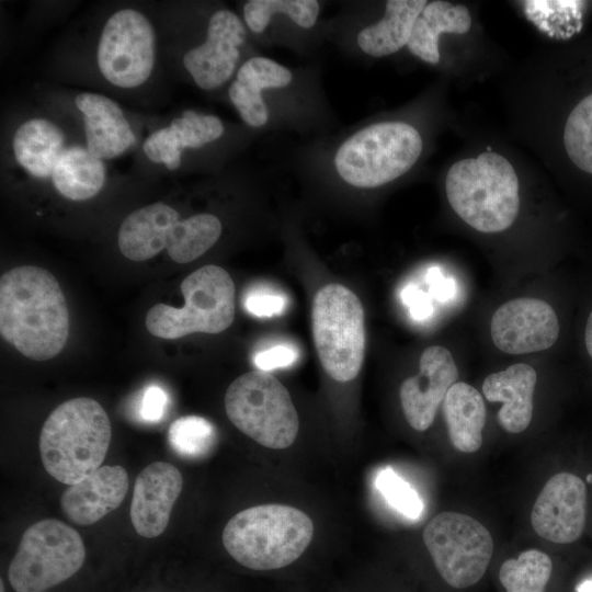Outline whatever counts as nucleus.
Segmentation results:
<instances>
[{
    "label": "nucleus",
    "instance_id": "39",
    "mask_svg": "<svg viewBox=\"0 0 592 592\" xmlns=\"http://www.w3.org/2000/svg\"><path fill=\"white\" fill-rule=\"evenodd\" d=\"M0 591H1V592H4V584H3V581H2V580H1V582H0Z\"/></svg>",
    "mask_w": 592,
    "mask_h": 592
},
{
    "label": "nucleus",
    "instance_id": "5",
    "mask_svg": "<svg viewBox=\"0 0 592 592\" xmlns=\"http://www.w3.org/2000/svg\"><path fill=\"white\" fill-rule=\"evenodd\" d=\"M422 151L419 132L403 122L369 125L348 138L338 149L334 166L350 185L371 189L405 174Z\"/></svg>",
    "mask_w": 592,
    "mask_h": 592
},
{
    "label": "nucleus",
    "instance_id": "20",
    "mask_svg": "<svg viewBox=\"0 0 592 592\" xmlns=\"http://www.w3.org/2000/svg\"><path fill=\"white\" fill-rule=\"evenodd\" d=\"M76 105L83 114L87 149L98 159H112L135 143L121 107L111 99L96 93H81Z\"/></svg>",
    "mask_w": 592,
    "mask_h": 592
},
{
    "label": "nucleus",
    "instance_id": "32",
    "mask_svg": "<svg viewBox=\"0 0 592 592\" xmlns=\"http://www.w3.org/2000/svg\"><path fill=\"white\" fill-rule=\"evenodd\" d=\"M374 486L385 501L401 515L410 520L421 516L424 505L420 494L391 467H384L376 473Z\"/></svg>",
    "mask_w": 592,
    "mask_h": 592
},
{
    "label": "nucleus",
    "instance_id": "4",
    "mask_svg": "<svg viewBox=\"0 0 592 592\" xmlns=\"http://www.w3.org/2000/svg\"><path fill=\"white\" fill-rule=\"evenodd\" d=\"M445 189L454 212L478 231H503L517 216L519 180L512 164L498 153L483 152L454 163Z\"/></svg>",
    "mask_w": 592,
    "mask_h": 592
},
{
    "label": "nucleus",
    "instance_id": "3",
    "mask_svg": "<svg viewBox=\"0 0 592 592\" xmlns=\"http://www.w3.org/2000/svg\"><path fill=\"white\" fill-rule=\"evenodd\" d=\"M314 536L310 517L285 504H262L234 515L223 531V544L240 565L274 570L297 560Z\"/></svg>",
    "mask_w": 592,
    "mask_h": 592
},
{
    "label": "nucleus",
    "instance_id": "2",
    "mask_svg": "<svg viewBox=\"0 0 592 592\" xmlns=\"http://www.w3.org/2000/svg\"><path fill=\"white\" fill-rule=\"evenodd\" d=\"M111 442L107 413L94 399L79 397L60 403L45 420L39 454L57 481L73 485L101 467Z\"/></svg>",
    "mask_w": 592,
    "mask_h": 592
},
{
    "label": "nucleus",
    "instance_id": "30",
    "mask_svg": "<svg viewBox=\"0 0 592 592\" xmlns=\"http://www.w3.org/2000/svg\"><path fill=\"white\" fill-rule=\"evenodd\" d=\"M168 439L180 456L196 459L206 456L215 447L217 433L207 419L185 415L170 425Z\"/></svg>",
    "mask_w": 592,
    "mask_h": 592
},
{
    "label": "nucleus",
    "instance_id": "1",
    "mask_svg": "<svg viewBox=\"0 0 592 592\" xmlns=\"http://www.w3.org/2000/svg\"><path fill=\"white\" fill-rule=\"evenodd\" d=\"M0 333L24 356H57L69 334V312L56 277L38 266H18L0 278Z\"/></svg>",
    "mask_w": 592,
    "mask_h": 592
},
{
    "label": "nucleus",
    "instance_id": "6",
    "mask_svg": "<svg viewBox=\"0 0 592 592\" xmlns=\"http://www.w3.org/2000/svg\"><path fill=\"white\" fill-rule=\"evenodd\" d=\"M180 289L183 307L153 305L146 315L147 330L161 339H179L203 332L219 333L235 317V285L228 272L217 265H205L187 275Z\"/></svg>",
    "mask_w": 592,
    "mask_h": 592
},
{
    "label": "nucleus",
    "instance_id": "21",
    "mask_svg": "<svg viewBox=\"0 0 592 592\" xmlns=\"http://www.w3.org/2000/svg\"><path fill=\"white\" fill-rule=\"evenodd\" d=\"M223 133L224 125L217 116L187 110L168 127L152 133L144 143V151L151 161L174 170L181 163L184 148H201Z\"/></svg>",
    "mask_w": 592,
    "mask_h": 592
},
{
    "label": "nucleus",
    "instance_id": "22",
    "mask_svg": "<svg viewBox=\"0 0 592 592\" xmlns=\"http://www.w3.org/2000/svg\"><path fill=\"white\" fill-rule=\"evenodd\" d=\"M291 81L292 72L286 67L270 58L252 57L239 68L228 93L241 118L249 126L261 127L269 119L261 91L283 88Z\"/></svg>",
    "mask_w": 592,
    "mask_h": 592
},
{
    "label": "nucleus",
    "instance_id": "37",
    "mask_svg": "<svg viewBox=\"0 0 592 592\" xmlns=\"http://www.w3.org/2000/svg\"><path fill=\"white\" fill-rule=\"evenodd\" d=\"M584 340H585L587 351L592 357V311L587 321Z\"/></svg>",
    "mask_w": 592,
    "mask_h": 592
},
{
    "label": "nucleus",
    "instance_id": "9",
    "mask_svg": "<svg viewBox=\"0 0 592 592\" xmlns=\"http://www.w3.org/2000/svg\"><path fill=\"white\" fill-rule=\"evenodd\" d=\"M84 558V544L75 528L42 520L23 533L9 566V582L16 592H44L73 576Z\"/></svg>",
    "mask_w": 592,
    "mask_h": 592
},
{
    "label": "nucleus",
    "instance_id": "14",
    "mask_svg": "<svg viewBox=\"0 0 592 592\" xmlns=\"http://www.w3.org/2000/svg\"><path fill=\"white\" fill-rule=\"evenodd\" d=\"M419 374L400 386L399 397L405 417L417 431L429 429L440 403L458 378L452 353L444 346L426 348L419 362Z\"/></svg>",
    "mask_w": 592,
    "mask_h": 592
},
{
    "label": "nucleus",
    "instance_id": "25",
    "mask_svg": "<svg viewBox=\"0 0 592 592\" xmlns=\"http://www.w3.org/2000/svg\"><path fill=\"white\" fill-rule=\"evenodd\" d=\"M426 3L425 0L387 1L384 18L358 33L357 45L373 57L398 52L408 44L414 21Z\"/></svg>",
    "mask_w": 592,
    "mask_h": 592
},
{
    "label": "nucleus",
    "instance_id": "23",
    "mask_svg": "<svg viewBox=\"0 0 592 592\" xmlns=\"http://www.w3.org/2000/svg\"><path fill=\"white\" fill-rule=\"evenodd\" d=\"M443 412L452 445L464 453L478 451L487 414L481 394L466 383H455L443 400Z\"/></svg>",
    "mask_w": 592,
    "mask_h": 592
},
{
    "label": "nucleus",
    "instance_id": "28",
    "mask_svg": "<svg viewBox=\"0 0 592 592\" xmlns=\"http://www.w3.org/2000/svg\"><path fill=\"white\" fill-rule=\"evenodd\" d=\"M551 571L553 563L547 554L528 549L501 565L499 580L506 592H544Z\"/></svg>",
    "mask_w": 592,
    "mask_h": 592
},
{
    "label": "nucleus",
    "instance_id": "10",
    "mask_svg": "<svg viewBox=\"0 0 592 592\" xmlns=\"http://www.w3.org/2000/svg\"><path fill=\"white\" fill-rule=\"evenodd\" d=\"M423 540L437 572L456 589L476 584L493 551L489 531L474 517L456 512H442L431 519Z\"/></svg>",
    "mask_w": 592,
    "mask_h": 592
},
{
    "label": "nucleus",
    "instance_id": "17",
    "mask_svg": "<svg viewBox=\"0 0 592 592\" xmlns=\"http://www.w3.org/2000/svg\"><path fill=\"white\" fill-rule=\"evenodd\" d=\"M180 220L179 213L163 203L150 204L133 212L119 227V251L132 261H145L167 249L171 260H174Z\"/></svg>",
    "mask_w": 592,
    "mask_h": 592
},
{
    "label": "nucleus",
    "instance_id": "35",
    "mask_svg": "<svg viewBox=\"0 0 592 592\" xmlns=\"http://www.w3.org/2000/svg\"><path fill=\"white\" fill-rule=\"evenodd\" d=\"M298 351L288 344H277L259 351L253 363L259 371L269 372L275 368L287 367L296 362Z\"/></svg>",
    "mask_w": 592,
    "mask_h": 592
},
{
    "label": "nucleus",
    "instance_id": "7",
    "mask_svg": "<svg viewBox=\"0 0 592 592\" xmlns=\"http://www.w3.org/2000/svg\"><path fill=\"white\" fill-rule=\"evenodd\" d=\"M231 423L262 446L283 449L296 440L299 419L287 389L269 372L237 377L225 394Z\"/></svg>",
    "mask_w": 592,
    "mask_h": 592
},
{
    "label": "nucleus",
    "instance_id": "40",
    "mask_svg": "<svg viewBox=\"0 0 592 592\" xmlns=\"http://www.w3.org/2000/svg\"><path fill=\"white\" fill-rule=\"evenodd\" d=\"M587 479L589 482H592V474L588 475Z\"/></svg>",
    "mask_w": 592,
    "mask_h": 592
},
{
    "label": "nucleus",
    "instance_id": "16",
    "mask_svg": "<svg viewBox=\"0 0 592 592\" xmlns=\"http://www.w3.org/2000/svg\"><path fill=\"white\" fill-rule=\"evenodd\" d=\"M182 486L180 470L170 463L155 462L139 473L129 512L137 534L153 538L164 532Z\"/></svg>",
    "mask_w": 592,
    "mask_h": 592
},
{
    "label": "nucleus",
    "instance_id": "24",
    "mask_svg": "<svg viewBox=\"0 0 592 592\" xmlns=\"http://www.w3.org/2000/svg\"><path fill=\"white\" fill-rule=\"evenodd\" d=\"M470 26V13L465 5L432 1L426 3L414 21L407 46L420 59L437 64L440 60L439 35L441 33L464 34Z\"/></svg>",
    "mask_w": 592,
    "mask_h": 592
},
{
    "label": "nucleus",
    "instance_id": "29",
    "mask_svg": "<svg viewBox=\"0 0 592 592\" xmlns=\"http://www.w3.org/2000/svg\"><path fill=\"white\" fill-rule=\"evenodd\" d=\"M283 13L297 25L310 29L319 14L316 0H251L243 7L244 21L254 33L265 30L273 14Z\"/></svg>",
    "mask_w": 592,
    "mask_h": 592
},
{
    "label": "nucleus",
    "instance_id": "31",
    "mask_svg": "<svg viewBox=\"0 0 592 592\" xmlns=\"http://www.w3.org/2000/svg\"><path fill=\"white\" fill-rule=\"evenodd\" d=\"M563 144L571 161L592 174V93L581 100L569 114Z\"/></svg>",
    "mask_w": 592,
    "mask_h": 592
},
{
    "label": "nucleus",
    "instance_id": "38",
    "mask_svg": "<svg viewBox=\"0 0 592 592\" xmlns=\"http://www.w3.org/2000/svg\"><path fill=\"white\" fill-rule=\"evenodd\" d=\"M578 592H592V580H585L577 588Z\"/></svg>",
    "mask_w": 592,
    "mask_h": 592
},
{
    "label": "nucleus",
    "instance_id": "19",
    "mask_svg": "<svg viewBox=\"0 0 592 592\" xmlns=\"http://www.w3.org/2000/svg\"><path fill=\"white\" fill-rule=\"evenodd\" d=\"M537 375L525 363L489 374L482 383V392L490 402H502L497 419L509 433L523 432L533 417V397Z\"/></svg>",
    "mask_w": 592,
    "mask_h": 592
},
{
    "label": "nucleus",
    "instance_id": "12",
    "mask_svg": "<svg viewBox=\"0 0 592 592\" xmlns=\"http://www.w3.org/2000/svg\"><path fill=\"white\" fill-rule=\"evenodd\" d=\"M490 334L494 345L504 353H533L556 342L559 321L548 303L537 298H515L496 310Z\"/></svg>",
    "mask_w": 592,
    "mask_h": 592
},
{
    "label": "nucleus",
    "instance_id": "27",
    "mask_svg": "<svg viewBox=\"0 0 592 592\" xmlns=\"http://www.w3.org/2000/svg\"><path fill=\"white\" fill-rule=\"evenodd\" d=\"M52 180L64 197L84 201L96 195L102 189L105 169L101 159L92 156L87 148L69 147L59 157Z\"/></svg>",
    "mask_w": 592,
    "mask_h": 592
},
{
    "label": "nucleus",
    "instance_id": "8",
    "mask_svg": "<svg viewBox=\"0 0 592 592\" xmlns=\"http://www.w3.org/2000/svg\"><path fill=\"white\" fill-rule=\"evenodd\" d=\"M312 334L326 373L341 383L354 379L365 353L364 310L358 297L341 284L320 288L314 299Z\"/></svg>",
    "mask_w": 592,
    "mask_h": 592
},
{
    "label": "nucleus",
    "instance_id": "34",
    "mask_svg": "<svg viewBox=\"0 0 592 592\" xmlns=\"http://www.w3.org/2000/svg\"><path fill=\"white\" fill-rule=\"evenodd\" d=\"M168 403V394L161 386L148 385L139 399L138 415L145 422H159L164 415Z\"/></svg>",
    "mask_w": 592,
    "mask_h": 592
},
{
    "label": "nucleus",
    "instance_id": "18",
    "mask_svg": "<svg viewBox=\"0 0 592 592\" xmlns=\"http://www.w3.org/2000/svg\"><path fill=\"white\" fill-rule=\"evenodd\" d=\"M128 490L124 467L101 466L69 486L60 498L64 514L75 524L91 525L121 505Z\"/></svg>",
    "mask_w": 592,
    "mask_h": 592
},
{
    "label": "nucleus",
    "instance_id": "26",
    "mask_svg": "<svg viewBox=\"0 0 592 592\" xmlns=\"http://www.w3.org/2000/svg\"><path fill=\"white\" fill-rule=\"evenodd\" d=\"M64 143V134L56 125L33 118L23 123L14 134V157L33 177L48 178L65 150Z\"/></svg>",
    "mask_w": 592,
    "mask_h": 592
},
{
    "label": "nucleus",
    "instance_id": "15",
    "mask_svg": "<svg viewBox=\"0 0 592 592\" xmlns=\"http://www.w3.org/2000/svg\"><path fill=\"white\" fill-rule=\"evenodd\" d=\"M244 36V26L234 12L219 10L210 16L206 41L183 58L186 70L201 89L213 90L231 77Z\"/></svg>",
    "mask_w": 592,
    "mask_h": 592
},
{
    "label": "nucleus",
    "instance_id": "13",
    "mask_svg": "<svg viewBox=\"0 0 592 592\" xmlns=\"http://www.w3.org/2000/svg\"><path fill=\"white\" fill-rule=\"evenodd\" d=\"M584 482L570 473L553 476L538 494L531 513L534 531L543 538L569 544L580 537L585 525Z\"/></svg>",
    "mask_w": 592,
    "mask_h": 592
},
{
    "label": "nucleus",
    "instance_id": "36",
    "mask_svg": "<svg viewBox=\"0 0 592 592\" xmlns=\"http://www.w3.org/2000/svg\"><path fill=\"white\" fill-rule=\"evenodd\" d=\"M402 299L409 306L410 314L414 319H424L430 315L431 306L422 291L409 286L403 291Z\"/></svg>",
    "mask_w": 592,
    "mask_h": 592
},
{
    "label": "nucleus",
    "instance_id": "33",
    "mask_svg": "<svg viewBox=\"0 0 592 592\" xmlns=\"http://www.w3.org/2000/svg\"><path fill=\"white\" fill-rule=\"evenodd\" d=\"M243 306L257 317H271L285 310L286 298L265 288H254L244 296Z\"/></svg>",
    "mask_w": 592,
    "mask_h": 592
},
{
    "label": "nucleus",
    "instance_id": "11",
    "mask_svg": "<svg viewBox=\"0 0 592 592\" xmlns=\"http://www.w3.org/2000/svg\"><path fill=\"white\" fill-rule=\"evenodd\" d=\"M155 62V34L140 12L124 9L106 22L98 47L101 73L112 84L135 88L144 83Z\"/></svg>",
    "mask_w": 592,
    "mask_h": 592
}]
</instances>
